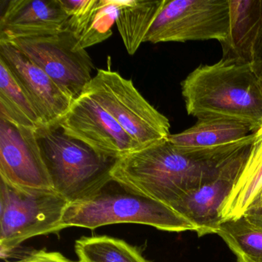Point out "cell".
<instances>
[{
  "label": "cell",
  "instance_id": "cell-8",
  "mask_svg": "<svg viewBox=\"0 0 262 262\" xmlns=\"http://www.w3.org/2000/svg\"><path fill=\"white\" fill-rule=\"evenodd\" d=\"M60 88L76 99L91 82L94 64L69 28L53 34L10 41Z\"/></svg>",
  "mask_w": 262,
  "mask_h": 262
},
{
  "label": "cell",
  "instance_id": "cell-10",
  "mask_svg": "<svg viewBox=\"0 0 262 262\" xmlns=\"http://www.w3.org/2000/svg\"><path fill=\"white\" fill-rule=\"evenodd\" d=\"M0 179L24 189L55 191L37 130L0 118Z\"/></svg>",
  "mask_w": 262,
  "mask_h": 262
},
{
  "label": "cell",
  "instance_id": "cell-6",
  "mask_svg": "<svg viewBox=\"0 0 262 262\" xmlns=\"http://www.w3.org/2000/svg\"><path fill=\"white\" fill-rule=\"evenodd\" d=\"M124 131L145 148L170 136L166 116L152 106L133 84L111 70H99L85 88Z\"/></svg>",
  "mask_w": 262,
  "mask_h": 262
},
{
  "label": "cell",
  "instance_id": "cell-24",
  "mask_svg": "<svg viewBox=\"0 0 262 262\" xmlns=\"http://www.w3.org/2000/svg\"><path fill=\"white\" fill-rule=\"evenodd\" d=\"M237 262H238V261H237Z\"/></svg>",
  "mask_w": 262,
  "mask_h": 262
},
{
  "label": "cell",
  "instance_id": "cell-18",
  "mask_svg": "<svg viewBox=\"0 0 262 262\" xmlns=\"http://www.w3.org/2000/svg\"><path fill=\"white\" fill-rule=\"evenodd\" d=\"M0 118L19 126H44L33 102L5 62L0 59Z\"/></svg>",
  "mask_w": 262,
  "mask_h": 262
},
{
  "label": "cell",
  "instance_id": "cell-21",
  "mask_svg": "<svg viewBox=\"0 0 262 262\" xmlns=\"http://www.w3.org/2000/svg\"><path fill=\"white\" fill-rule=\"evenodd\" d=\"M124 1L97 0L83 25L75 33L84 49L100 43L112 36V27L116 23Z\"/></svg>",
  "mask_w": 262,
  "mask_h": 262
},
{
  "label": "cell",
  "instance_id": "cell-12",
  "mask_svg": "<svg viewBox=\"0 0 262 262\" xmlns=\"http://www.w3.org/2000/svg\"><path fill=\"white\" fill-rule=\"evenodd\" d=\"M0 59L33 102L44 126L59 125L75 99L10 42L0 41Z\"/></svg>",
  "mask_w": 262,
  "mask_h": 262
},
{
  "label": "cell",
  "instance_id": "cell-1",
  "mask_svg": "<svg viewBox=\"0 0 262 262\" xmlns=\"http://www.w3.org/2000/svg\"><path fill=\"white\" fill-rule=\"evenodd\" d=\"M254 134L228 146L182 151L167 139L116 160L113 182L171 207L190 191L212 179L221 166L254 142Z\"/></svg>",
  "mask_w": 262,
  "mask_h": 262
},
{
  "label": "cell",
  "instance_id": "cell-15",
  "mask_svg": "<svg viewBox=\"0 0 262 262\" xmlns=\"http://www.w3.org/2000/svg\"><path fill=\"white\" fill-rule=\"evenodd\" d=\"M252 133L249 125L222 119H198L191 128L168 139L182 151H197L217 149L237 143Z\"/></svg>",
  "mask_w": 262,
  "mask_h": 262
},
{
  "label": "cell",
  "instance_id": "cell-7",
  "mask_svg": "<svg viewBox=\"0 0 262 262\" xmlns=\"http://www.w3.org/2000/svg\"><path fill=\"white\" fill-rule=\"evenodd\" d=\"M228 29L229 0H164L144 42H220Z\"/></svg>",
  "mask_w": 262,
  "mask_h": 262
},
{
  "label": "cell",
  "instance_id": "cell-3",
  "mask_svg": "<svg viewBox=\"0 0 262 262\" xmlns=\"http://www.w3.org/2000/svg\"><path fill=\"white\" fill-rule=\"evenodd\" d=\"M110 184L93 197L69 204L63 216L65 228L94 230L106 225L128 223L148 225L168 232L199 231L192 222L172 207L118 183L119 188H110Z\"/></svg>",
  "mask_w": 262,
  "mask_h": 262
},
{
  "label": "cell",
  "instance_id": "cell-20",
  "mask_svg": "<svg viewBox=\"0 0 262 262\" xmlns=\"http://www.w3.org/2000/svg\"><path fill=\"white\" fill-rule=\"evenodd\" d=\"M75 251L79 262H149L136 247L107 235L81 237Z\"/></svg>",
  "mask_w": 262,
  "mask_h": 262
},
{
  "label": "cell",
  "instance_id": "cell-2",
  "mask_svg": "<svg viewBox=\"0 0 262 262\" xmlns=\"http://www.w3.org/2000/svg\"><path fill=\"white\" fill-rule=\"evenodd\" d=\"M181 85L190 116L242 122L252 133L262 128V88L250 65L223 59L201 65Z\"/></svg>",
  "mask_w": 262,
  "mask_h": 262
},
{
  "label": "cell",
  "instance_id": "cell-16",
  "mask_svg": "<svg viewBox=\"0 0 262 262\" xmlns=\"http://www.w3.org/2000/svg\"><path fill=\"white\" fill-rule=\"evenodd\" d=\"M254 133L246 162L221 210L222 222L240 217L262 197V128Z\"/></svg>",
  "mask_w": 262,
  "mask_h": 262
},
{
  "label": "cell",
  "instance_id": "cell-23",
  "mask_svg": "<svg viewBox=\"0 0 262 262\" xmlns=\"http://www.w3.org/2000/svg\"><path fill=\"white\" fill-rule=\"evenodd\" d=\"M16 262H79L73 261L64 257L62 254L55 251H46L43 250L35 251L22 260Z\"/></svg>",
  "mask_w": 262,
  "mask_h": 262
},
{
  "label": "cell",
  "instance_id": "cell-11",
  "mask_svg": "<svg viewBox=\"0 0 262 262\" xmlns=\"http://www.w3.org/2000/svg\"><path fill=\"white\" fill-rule=\"evenodd\" d=\"M251 145L230 158L215 176L171 205L199 228V237L217 234L222 223L220 212L246 162Z\"/></svg>",
  "mask_w": 262,
  "mask_h": 262
},
{
  "label": "cell",
  "instance_id": "cell-22",
  "mask_svg": "<svg viewBox=\"0 0 262 262\" xmlns=\"http://www.w3.org/2000/svg\"><path fill=\"white\" fill-rule=\"evenodd\" d=\"M250 67L262 88V20L253 47Z\"/></svg>",
  "mask_w": 262,
  "mask_h": 262
},
{
  "label": "cell",
  "instance_id": "cell-4",
  "mask_svg": "<svg viewBox=\"0 0 262 262\" xmlns=\"http://www.w3.org/2000/svg\"><path fill=\"white\" fill-rule=\"evenodd\" d=\"M37 136L53 188L70 203L93 197L113 182L117 159L100 156L59 125L42 127Z\"/></svg>",
  "mask_w": 262,
  "mask_h": 262
},
{
  "label": "cell",
  "instance_id": "cell-9",
  "mask_svg": "<svg viewBox=\"0 0 262 262\" xmlns=\"http://www.w3.org/2000/svg\"><path fill=\"white\" fill-rule=\"evenodd\" d=\"M59 127L100 156L119 159L140 146L90 94L83 92L72 104Z\"/></svg>",
  "mask_w": 262,
  "mask_h": 262
},
{
  "label": "cell",
  "instance_id": "cell-19",
  "mask_svg": "<svg viewBox=\"0 0 262 262\" xmlns=\"http://www.w3.org/2000/svg\"><path fill=\"white\" fill-rule=\"evenodd\" d=\"M164 0H125L119 10L116 25L128 54L134 55L159 13Z\"/></svg>",
  "mask_w": 262,
  "mask_h": 262
},
{
  "label": "cell",
  "instance_id": "cell-5",
  "mask_svg": "<svg viewBox=\"0 0 262 262\" xmlns=\"http://www.w3.org/2000/svg\"><path fill=\"white\" fill-rule=\"evenodd\" d=\"M70 202L55 191L18 188L0 179V250L7 258L32 237L56 234L65 228Z\"/></svg>",
  "mask_w": 262,
  "mask_h": 262
},
{
  "label": "cell",
  "instance_id": "cell-17",
  "mask_svg": "<svg viewBox=\"0 0 262 262\" xmlns=\"http://www.w3.org/2000/svg\"><path fill=\"white\" fill-rule=\"evenodd\" d=\"M219 234L238 262H262V214L246 212L222 222Z\"/></svg>",
  "mask_w": 262,
  "mask_h": 262
},
{
  "label": "cell",
  "instance_id": "cell-13",
  "mask_svg": "<svg viewBox=\"0 0 262 262\" xmlns=\"http://www.w3.org/2000/svg\"><path fill=\"white\" fill-rule=\"evenodd\" d=\"M59 0H10L0 18V41L53 34L68 28Z\"/></svg>",
  "mask_w": 262,
  "mask_h": 262
},
{
  "label": "cell",
  "instance_id": "cell-14",
  "mask_svg": "<svg viewBox=\"0 0 262 262\" xmlns=\"http://www.w3.org/2000/svg\"><path fill=\"white\" fill-rule=\"evenodd\" d=\"M262 20V0H229V29L220 42L223 60L250 65Z\"/></svg>",
  "mask_w": 262,
  "mask_h": 262
}]
</instances>
